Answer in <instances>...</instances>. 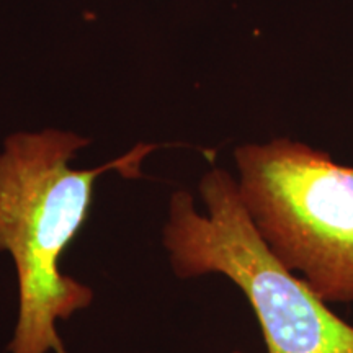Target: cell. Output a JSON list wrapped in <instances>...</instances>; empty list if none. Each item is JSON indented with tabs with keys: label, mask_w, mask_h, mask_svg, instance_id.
I'll return each mask as SVG.
<instances>
[{
	"label": "cell",
	"mask_w": 353,
	"mask_h": 353,
	"mask_svg": "<svg viewBox=\"0 0 353 353\" xmlns=\"http://www.w3.org/2000/svg\"><path fill=\"white\" fill-rule=\"evenodd\" d=\"M239 192L272 254L322 301L353 303V167L291 139L239 145Z\"/></svg>",
	"instance_id": "cell-3"
},
{
	"label": "cell",
	"mask_w": 353,
	"mask_h": 353,
	"mask_svg": "<svg viewBox=\"0 0 353 353\" xmlns=\"http://www.w3.org/2000/svg\"><path fill=\"white\" fill-rule=\"evenodd\" d=\"M206 214L188 192L170 198L164 245L180 278L221 273L252 304L268 353H353V327L278 260L247 213L229 172L201 179Z\"/></svg>",
	"instance_id": "cell-2"
},
{
	"label": "cell",
	"mask_w": 353,
	"mask_h": 353,
	"mask_svg": "<svg viewBox=\"0 0 353 353\" xmlns=\"http://www.w3.org/2000/svg\"><path fill=\"white\" fill-rule=\"evenodd\" d=\"M88 144L74 131L44 128L13 132L0 151V250L12 255L19 278L10 353H68L56 322L90 306L94 293L61 272V257L90 214L99 176H136L154 149L138 145L94 169L70 165Z\"/></svg>",
	"instance_id": "cell-1"
}]
</instances>
